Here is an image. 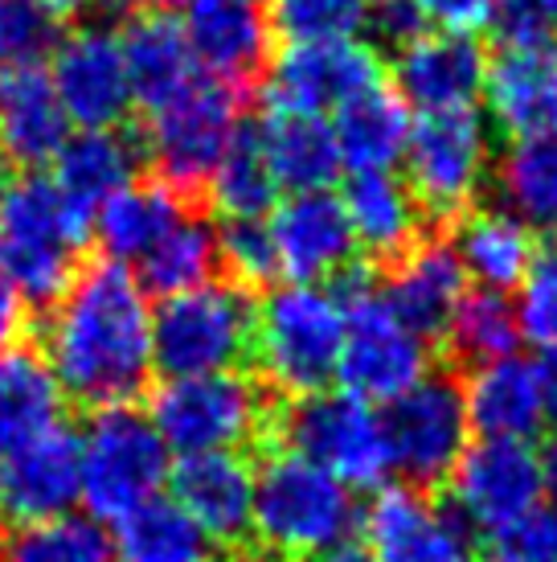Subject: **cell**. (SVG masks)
Masks as SVG:
<instances>
[{
	"mask_svg": "<svg viewBox=\"0 0 557 562\" xmlns=\"http://www.w3.org/2000/svg\"><path fill=\"white\" fill-rule=\"evenodd\" d=\"M46 361L66 398L132 406L152 378V308L132 267L99 259L49 304Z\"/></svg>",
	"mask_w": 557,
	"mask_h": 562,
	"instance_id": "6da1fadb",
	"label": "cell"
},
{
	"mask_svg": "<svg viewBox=\"0 0 557 562\" xmlns=\"http://www.w3.org/2000/svg\"><path fill=\"white\" fill-rule=\"evenodd\" d=\"M91 222L42 172L0 177V276L30 308H49L78 276Z\"/></svg>",
	"mask_w": 557,
	"mask_h": 562,
	"instance_id": "7a4b0ae2",
	"label": "cell"
},
{
	"mask_svg": "<svg viewBox=\"0 0 557 562\" xmlns=\"http://www.w3.org/2000/svg\"><path fill=\"white\" fill-rule=\"evenodd\" d=\"M361 521L353 488L295 452H271L254 472L250 538L278 562H311L349 542Z\"/></svg>",
	"mask_w": 557,
	"mask_h": 562,
	"instance_id": "3957f363",
	"label": "cell"
},
{
	"mask_svg": "<svg viewBox=\"0 0 557 562\" xmlns=\"http://www.w3.org/2000/svg\"><path fill=\"white\" fill-rule=\"evenodd\" d=\"M344 345V304L325 283H283L254 304V341L266 386L287 398L328 391Z\"/></svg>",
	"mask_w": 557,
	"mask_h": 562,
	"instance_id": "277c9868",
	"label": "cell"
},
{
	"mask_svg": "<svg viewBox=\"0 0 557 562\" xmlns=\"http://www.w3.org/2000/svg\"><path fill=\"white\" fill-rule=\"evenodd\" d=\"M337 288L344 304V345H341V378L344 394L361 403H394L414 382L431 374V341L418 337L402 316L389 308L382 292L370 283L361 263L349 267Z\"/></svg>",
	"mask_w": 557,
	"mask_h": 562,
	"instance_id": "5b68a950",
	"label": "cell"
},
{
	"mask_svg": "<svg viewBox=\"0 0 557 562\" xmlns=\"http://www.w3.org/2000/svg\"><path fill=\"white\" fill-rule=\"evenodd\" d=\"M172 472V452L152 419L136 406L94 411L78 436V481L82 505L94 521H120L132 509L160 497Z\"/></svg>",
	"mask_w": 557,
	"mask_h": 562,
	"instance_id": "8992f818",
	"label": "cell"
},
{
	"mask_svg": "<svg viewBox=\"0 0 557 562\" xmlns=\"http://www.w3.org/2000/svg\"><path fill=\"white\" fill-rule=\"evenodd\" d=\"M254 300L234 280L164 296L152 313V366L164 378L221 374L250 358Z\"/></svg>",
	"mask_w": 557,
	"mask_h": 562,
	"instance_id": "52a82bcc",
	"label": "cell"
},
{
	"mask_svg": "<svg viewBox=\"0 0 557 562\" xmlns=\"http://www.w3.org/2000/svg\"><path fill=\"white\" fill-rule=\"evenodd\" d=\"M148 419L172 456L238 452L271 427V406L259 382L221 370V374L164 378L152 391Z\"/></svg>",
	"mask_w": 557,
	"mask_h": 562,
	"instance_id": "ba28073f",
	"label": "cell"
},
{
	"mask_svg": "<svg viewBox=\"0 0 557 562\" xmlns=\"http://www.w3.org/2000/svg\"><path fill=\"white\" fill-rule=\"evenodd\" d=\"M275 427L287 452L332 472L349 488H382L394 472L386 423L377 415V406L361 403L353 394L316 391L292 398L287 411H278Z\"/></svg>",
	"mask_w": 557,
	"mask_h": 562,
	"instance_id": "9c48e42d",
	"label": "cell"
},
{
	"mask_svg": "<svg viewBox=\"0 0 557 562\" xmlns=\"http://www.w3.org/2000/svg\"><path fill=\"white\" fill-rule=\"evenodd\" d=\"M242 94L214 79L189 82L185 91L148 111L144 157L152 160L156 177L181 198L202 193L209 172L217 169L221 153L242 132Z\"/></svg>",
	"mask_w": 557,
	"mask_h": 562,
	"instance_id": "30bf717a",
	"label": "cell"
},
{
	"mask_svg": "<svg viewBox=\"0 0 557 562\" xmlns=\"http://www.w3.org/2000/svg\"><path fill=\"white\" fill-rule=\"evenodd\" d=\"M406 189L422 214L464 218L492 172V136L480 111L418 115L402 153Z\"/></svg>",
	"mask_w": 557,
	"mask_h": 562,
	"instance_id": "8fae6325",
	"label": "cell"
},
{
	"mask_svg": "<svg viewBox=\"0 0 557 562\" xmlns=\"http://www.w3.org/2000/svg\"><path fill=\"white\" fill-rule=\"evenodd\" d=\"M382 423L389 439V464L414 488L447 484L471 436L464 386L447 374H427L394 403H386Z\"/></svg>",
	"mask_w": 557,
	"mask_h": 562,
	"instance_id": "7c38bea8",
	"label": "cell"
},
{
	"mask_svg": "<svg viewBox=\"0 0 557 562\" xmlns=\"http://www.w3.org/2000/svg\"><path fill=\"white\" fill-rule=\"evenodd\" d=\"M451 509L471 533H500L545 501L542 452L521 439H480L471 443L447 476Z\"/></svg>",
	"mask_w": 557,
	"mask_h": 562,
	"instance_id": "4fadbf2b",
	"label": "cell"
},
{
	"mask_svg": "<svg viewBox=\"0 0 557 562\" xmlns=\"http://www.w3.org/2000/svg\"><path fill=\"white\" fill-rule=\"evenodd\" d=\"M373 562H476V533L414 484H382L361 514Z\"/></svg>",
	"mask_w": 557,
	"mask_h": 562,
	"instance_id": "5bb4252c",
	"label": "cell"
},
{
	"mask_svg": "<svg viewBox=\"0 0 557 562\" xmlns=\"http://www.w3.org/2000/svg\"><path fill=\"white\" fill-rule=\"evenodd\" d=\"M377 82H382L377 49L356 37L287 46L275 66H266L263 103L266 111H287V115H328Z\"/></svg>",
	"mask_w": 557,
	"mask_h": 562,
	"instance_id": "9a60e30c",
	"label": "cell"
},
{
	"mask_svg": "<svg viewBox=\"0 0 557 562\" xmlns=\"http://www.w3.org/2000/svg\"><path fill=\"white\" fill-rule=\"evenodd\" d=\"M49 82L58 91L66 120L87 127H124L127 111L136 103L132 79H127L120 33L107 25H78L54 42V63L46 66Z\"/></svg>",
	"mask_w": 557,
	"mask_h": 562,
	"instance_id": "2e32d148",
	"label": "cell"
},
{
	"mask_svg": "<svg viewBox=\"0 0 557 562\" xmlns=\"http://www.w3.org/2000/svg\"><path fill=\"white\" fill-rule=\"evenodd\" d=\"M181 30L205 79L247 94L266 75L275 37L266 0H189Z\"/></svg>",
	"mask_w": 557,
	"mask_h": 562,
	"instance_id": "e0dca14e",
	"label": "cell"
},
{
	"mask_svg": "<svg viewBox=\"0 0 557 562\" xmlns=\"http://www.w3.org/2000/svg\"><path fill=\"white\" fill-rule=\"evenodd\" d=\"M271 247L278 276L292 283H337L356 267V238L344 218V205L332 189L292 193L271 210Z\"/></svg>",
	"mask_w": 557,
	"mask_h": 562,
	"instance_id": "ac0fdd59",
	"label": "cell"
},
{
	"mask_svg": "<svg viewBox=\"0 0 557 562\" xmlns=\"http://www.w3.org/2000/svg\"><path fill=\"white\" fill-rule=\"evenodd\" d=\"M488 79V54L476 33H418L394 54V91L418 115L476 111Z\"/></svg>",
	"mask_w": 557,
	"mask_h": 562,
	"instance_id": "d6986e66",
	"label": "cell"
},
{
	"mask_svg": "<svg viewBox=\"0 0 557 562\" xmlns=\"http://www.w3.org/2000/svg\"><path fill=\"white\" fill-rule=\"evenodd\" d=\"M75 505H82L75 431L54 427L46 436L0 456V521H4V530L66 517L75 514Z\"/></svg>",
	"mask_w": 557,
	"mask_h": 562,
	"instance_id": "ffe728a7",
	"label": "cell"
},
{
	"mask_svg": "<svg viewBox=\"0 0 557 562\" xmlns=\"http://www.w3.org/2000/svg\"><path fill=\"white\" fill-rule=\"evenodd\" d=\"M172 501L185 509L214 547H242L254 514V469L242 452L181 456L169 472Z\"/></svg>",
	"mask_w": 557,
	"mask_h": 562,
	"instance_id": "44dd1931",
	"label": "cell"
},
{
	"mask_svg": "<svg viewBox=\"0 0 557 562\" xmlns=\"http://www.w3.org/2000/svg\"><path fill=\"white\" fill-rule=\"evenodd\" d=\"M75 124L66 120L58 91L42 63H13L0 70V160L21 172L54 165L70 140Z\"/></svg>",
	"mask_w": 557,
	"mask_h": 562,
	"instance_id": "7402d4cb",
	"label": "cell"
},
{
	"mask_svg": "<svg viewBox=\"0 0 557 562\" xmlns=\"http://www.w3.org/2000/svg\"><path fill=\"white\" fill-rule=\"evenodd\" d=\"M377 292L418 337L439 341L467 292V271L451 247V238L431 235L418 238L414 247L394 259L386 283Z\"/></svg>",
	"mask_w": 557,
	"mask_h": 562,
	"instance_id": "603a6c76",
	"label": "cell"
},
{
	"mask_svg": "<svg viewBox=\"0 0 557 562\" xmlns=\"http://www.w3.org/2000/svg\"><path fill=\"white\" fill-rule=\"evenodd\" d=\"M484 99L496 127L509 136H533V132H557V46L533 42V46H500L488 58Z\"/></svg>",
	"mask_w": 557,
	"mask_h": 562,
	"instance_id": "cb8c5ba5",
	"label": "cell"
},
{
	"mask_svg": "<svg viewBox=\"0 0 557 562\" xmlns=\"http://www.w3.org/2000/svg\"><path fill=\"white\" fill-rule=\"evenodd\" d=\"M464 406L467 423L471 431H480V439L533 443V436L545 427L537 361L509 353V358L471 366V378L464 382Z\"/></svg>",
	"mask_w": 557,
	"mask_h": 562,
	"instance_id": "d4e9b609",
	"label": "cell"
},
{
	"mask_svg": "<svg viewBox=\"0 0 557 562\" xmlns=\"http://www.w3.org/2000/svg\"><path fill=\"white\" fill-rule=\"evenodd\" d=\"M139 165H144V148L124 127H87V132H70L62 153L54 157L49 181L75 205V214L94 222L99 205L136 181Z\"/></svg>",
	"mask_w": 557,
	"mask_h": 562,
	"instance_id": "484cf974",
	"label": "cell"
},
{
	"mask_svg": "<svg viewBox=\"0 0 557 562\" xmlns=\"http://www.w3.org/2000/svg\"><path fill=\"white\" fill-rule=\"evenodd\" d=\"M120 46H124L132 94H136V103L144 111H156L160 103L177 99L189 82L202 79L185 30L169 13L139 9L136 16H127L124 33H120Z\"/></svg>",
	"mask_w": 557,
	"mask_h": 562,
	"instance_id": "4316f807",
	"label": "cell"
},
{
	"mask_svg": "<svg viewBox=\"0 0 557 562\" xmlns=\"http://www.w3.org/2000/svg\"><path fill=\"white\" fill-rule=\"evenodd\" d=\"M66 394L42 349L9 345L0 349V456L62 427Z\"/></svg>",
	"mask_w": 557,
	"mask_h": 562,
	"instance_id": "83f0119b",
	"label": "cell"
},
{
	"mask_svg": "<svg viewBox=\"0 0 557 562\" xmlns=\"http://www.w3.org/2000/svg\"><path fill=\"white\" fill-rule=\"evenodd\" d=\"M341 205L353 226L356 250H365L373 259L394 263L402 250H410L422 238L418 235L422 210L406 181H398L394 172H353Z\"/></svg>",
	"mask_w": 557,
	"mask_h": 562,
	"instance_id": "f1b7e54d",
	"label": "cell"
},
{
	"mask_svg": "<svg viewBox=\"0 0 557 562\" xmlns=\"http://www.w3.org/2000/svg\"><path fill=\"white\" fill-rule=\"evenodd\" d=\"M451 247H455L467 276L480 280V288L509 292V288H521L525 271L537 259V231L504 205L467 210L455 226Z\"/></svg>",
	"mask_w": 557,
	"mask_h": 562,
	"instance_id": "f546056e",
	"label": "cell"
},
{
	"mask_svg": "<svg viewBox=\"0 0 557 562\" xmlns=\"http://www.w3.org/2000/svg\"><path fill=\"white\" fill-rule=\"evenodd\" d=\"M410 124V108L382 82L353 94L332 120L341 165L353 172H394V165H402Z\"/></svg>",
	"mask_w": 557,
	"mask_h": 562,
	"instance_id": "4dcf8cb0",
	"label": "cell"
},
{
	"mask_svg": "<svg viewBox=\"0 0 557 562\" xmlns=\"http://www.w3.org/2000/svg\"><path fill=\"white\" fill-rule=\"evenodd\" d=\"M189 198H181L177 189L164 181H148V186H124L115 198L99 205V214L91 222V235L103 247V259L111 263H139L148 250L169 235L177 218L189 210Z\"/></svg>",
	"mask_w": 557,
	"mask_h": 562,
	"instance_id": "1f68e13d",
	"label": "cell"
},
{
	"mask_svg": "<svg viewBox=\"0 0 557 562\" xmlns=\"http://www.w3.org/2000/svg\"><path fill=\"white\" fill-rule=\"evenodd\" d=\"M259 144H263V157L275 172L278 189L316 193V189H332V181L344 172L341 148L325 115L271 111V120L259 127Z\"/></svg>",
	"mask_w": 557,
	"mask_h": 562,
	"instance_id": "d6a6232c",
	"label": "cell"
},
{
	"mask_svg": "<svg viewBox=\"0 0 557 562\" xmlns=\"http://www.w3.org/2000/svg\"><path fill=\"white\" fill-rule=\"evenodd\" d=\"M111 562H217V547L172 497H152L115 521Z\"/></svg>",
	"mask_w": 557,
	"mask_h": 562,
	"instance_id": "836d02e7",
	"label": "cell"
},
{
	"mask_svg": "<svg viewBox=\"0 0 557 562\" xmlns=\"http://www.w3.org/2000/svg\"><path fill=\"white\" fill-rule=\"evenodd\" d=\"M496 193L533 231L557 235V132L512 136L496 160Z\"/></svg>",
	"mask_w": 557,
	"mask_h": 562,
	"instance_id": "e575fe53",
	"label": "cell"
},
{
	"mask_svg": "<svg viewBox=\"0 0 557 562\" xmlns=\"http://www.w3.org/2000/svg\"><path fill=\"white\" fill-rule=\"evenodd\" d=\"M221 267L217 255V231L197 214H181L177 226L160 238L144 259L136 263V280L144 292L152 296H177L189 288H202L214 280V271Z\"/></svg>",
	"mask_w": 557,
	"mask_h": 562,
	"instance_id": "d590c367",
	"label": "cell"
},
{
	"mask_svg": "<svg viewBox=\"0 0 557 562\" xmlns=\"http://www.w3.org/2000/svg\"><path fill=\"white\" fill-rule=\"evenodd\" d=\"M205 193L214 210L226 222H250V218H266L278 205V181L271 165L263 157V144H259V132H238L230 140V148L221 153L217 169L209 172L205 181Z\"/></svg>",
	"mask_w": 557,
	"mask_h": 562,
	"instance_id": "8d00e7d4",
	"label": "cell"
},
{
	"mask_svg": "<svg viewBox=\"0 0 557 562\" xmlns=\"http://www.w3.org/2000/svg\"><path fill=\"white\" fill-rule=\"evenodd\" d=\"M0 562H111V533L94 517H49L0 533Z\"/></svg>",
	"mask_w": 557,
	"mask_h": 562,
	"instance_id": "74e56055",
	"label": "cell"
},
{
	"mask_svg": "<svg viewBox=\"0 0 557 562\" xmlns=\"http://www.w3.org/2000/svg\"><path fill=\"white\" fill-rule=\"evenodd\" d=\"M447 345L455 358L484 366V361L509 358L521 345V325H516V304L496 288H476L464 292L459 308L447 325Z\"/></svg>",
	"mask_w": 557,
	"mask_h": 562,
	"instance_id": "f35d334b",
	"label": "cell"
},
{
	"mask_svg": "<svg viewBox=\"0 0 557 562\" xmlns=\"http://www.w3.org/2000/svg\"><path fill=\"white\" fill-rule=\"evenodd\" d=\"M266 13L287 46L349 42L370 21V0H266Z\"/></svg>",
	"mask_w": 557,
	"mask_h": 562,
	"instance_id": "ab89813d",
	"label": "cell"
},
{
	"mask_svg": "<svg viewBox=\"0 0 557 562\" xmlns=\"http://www.w3.org/2000/svg\"><path fill=\"white\" fill-rule=\"evenodd\" d=\"M516 325L521 341L542 353H557V238L549 247H537V259L521 280Z\"/></svg>",
	"mask_w": 557,
	"mask_h": 562,
	"instance_id": "60d3db41",
	"label": "cell"
},
{
	"mask_svg": "<svg viewBox=\"0 0 557 562\" xmlns=\"http://www.w3.org/2000/svg\"><path fill=\"white\" fill-rule=\"evenodd\" d=\"M217 255L234 276V283H242V288H266L278 276L271 231H266L263 218L226 222L217 231Z\"/></svg>",
	"mask_w": 557,
	"mask_h": 562,
	"instance_id": "b9f144b4",
	"label": "cell"
},
{
	"mask_svg": "<svg viewBox=\"0 0 557 562\" xmlns=\"http://www.w3.org/2000/svg\"><path fill=\"white\" fill-rule=\"evenodd\" d=\"M54 46V21L33 13L25 0H0V70L13 63H42Z\"/></svg>",
	"mask_w": 557,
	"mask_h": 562,
	"instance_id": "7bdbcfd3",
	"label": "cell"
},
{
	"mask_svg": "<svg viewBox=\"0 0 557 562\" xmlns=\"http://www.w3.org/2000/svg\"><path fill=\"white\" fill-rule=\"evenodd\" d=\"M496 542L504 562H557V501L533 505Z\"/></svg>",
	"mask_w": 557,
	"mask_h": 562,
	"instance_id": "ee69618b",
	"label": "cell"
},
{
	"mask_svg": "<svg viewBox=\"0 0 557 562\" xmlns=\"http://www.w3.org/2000/svg\"><path fill=\"white\" fill-rule=\"evenodd\" d=\"M365 30H370L386 49L398 54L402 46L414 42L418 33H427V21H422V13L414 9V0H377V4H370Z\"/></svg>",
	"mask_w": 557,
	"mask_h": 562,
	"instance_id": "f6af8a7d",
	"label": "cell"
},
{
	"mask_svg": "<svg viewBox=\"0 0 557 562\" xmlns=\"http://www.w3.org/2000/svg\"><path fill=\"white\" fill-rule=\"evenodd\" d=\"M427 25H439L447 33H476L492 25L496 0H414Z\"/></svg>",
	"mask_w": 557,
	"mask_h": 562,
	"instance_id": "bcb514c9",
	"label": "cell"
},
{
	"mask_svg": "<svg viewBox=\"0 0 557 562\" xmlns=\"http://www.w3.org/2000/svg\"><path fill=\"white\" fill-rule=\"evenodd\" d=\"M25 308L30 304L16 296L13 283L0 276V349L21 341V333H25Z\"/></svg>",
	"mask_w": 557,
	"mask_h": 562,
	"instance_id": "7dc6e473",
	"label": "cell"
},
{
	"mask_svg": "<svg viewBox=\"0 0 557 562\" xmlns=\"http://www.w3.org/2000/svg\"><path fill=\"white\" fill-rule=\"evenodd\" d=\"M33 13H42L46 21H75V16H82V13H91L99 0H25Z\"/></svg>",
	"mask_w": 557,
	"mask_h": 562,
	"instance_id": "c3c4849f",
	"label": "cell"
},
{
	"mask_svg": "<svg viewBox=\"0 0 557 562\" xmlns=\"http://www.w3.org/2000/svg\"><path fill=\"white\" fill-rule=\"evenodd\" d=\"M537 382H542V406H545V427H557V353H542L537 361Z\"/></svg>",
	"mask_w": 557,
	"mask_h": 562,
	"instance_id": "681fc988",
	"label": "cell"
},
{
	"mask_svg": "<svg viewBox=\"0 0 557 562\" xmlns=\"http://www.w3.org/2000/svg\"><path fill=\"white\" fill-rule=\"evenodd\" d=\"M311 562H373V554L365 550V542H341V547H332V550H325V554H316Z\"/></svg>",
	"mask_w": 557,
	"mask_h": 562,
	"instance_id": "f907efd6",
	"label": "cell"
},
{
	"mask_svg": "<svg viewBox=\"0 0 557 562\" xmlns=\"http://www.w3.org/2000/svg\"><path fill=\"white\" fill-rule=\"evenodd\" d=\"M542 472H545V493L557 501V443L549 452H542Z\"/></svg>",
	"mask_w": 557,
	"mask_h": 562,
	"instance_id": "816d5d0a",
	"label": "cell"
},
{
	"mask_svg": "<svg viewBox=\"0 0 557 562\" xmlns=\"http://www.w3.org/2000/svg\"><path fill=\"white\" fill-rule=\"evenodd\" d=\"M139 9H148V13H169L177 4H189V0H136Z\"/></svg>",
	"mask_w": 557,
	"mask_h": 562,
	"instance_id": "f5cc1de1",
	"label": "cell"
},
{
	"mask_svg": "<svg viewBox=\"0 0 557 562\" xmlns=\"http://www.w3.org/2000/svg\"><path fill=\"white\" fill-rule=\"evenodd\" d=\"M545 9V25H549V37H557V0H542Z\"/></svg>",
	"mask_w": 557,
	"mask_h": 562,
	"instance_id": "db71d44e",
	"label": "cell"
},
{
	"mask_svg": "<svg viewBox=\"0 0 557 562\" xmlns=\"http://www.w3.org/2000/svg\"><path fill=\"white\" fill-rule=\"evenodd\" d=\"M488 562H504V559H500V554H496V559H488Z\"/></svg>",
	"mask_w": 557,
	"mask_h": 562,
	"instance_id": "11a10c76",
	"label": "cell"
},
{
	"mask_svg": "<svg viewBox=\"0 0 557 562\" xmlns=\"http://www.w3.org/2000/svg\"><path fill=\"white\" fill-rule=\"evenodd\" d=\"M0 177H4V160H0Z\"/></svg>",
	"mask_w": 557,
	"mask_h": 562,
	"instance_id": "9f6ffc18",
	"label": "cell"
}]
</instances>
